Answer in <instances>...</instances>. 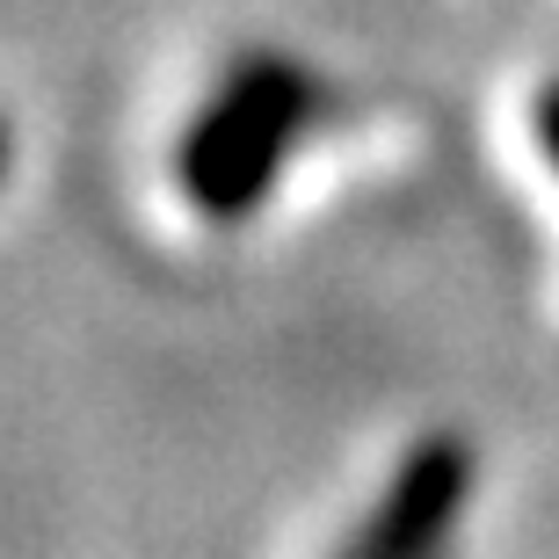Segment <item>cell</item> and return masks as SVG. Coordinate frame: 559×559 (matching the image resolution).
Instances as JSON below:
<instances>
[{"label":"cell","mask_w":559,"mask_h":559,"mask_svg":"<svg viewBox=\"0 0 559 559\" xmlns=\"http://www.w3.org/2000/svg\"><path fill=\"white\" fill-rule=\"evenodd\" d=\"M312 117H320V87L290 59H240L211 87V103L189 117L182 145H175L182 197L218 226L248 218L276 189V175L312 131Z\"/></svg>","instance_id":"6da1fadb"},{"label":"cell","mask_w":559,"mask_h":559,"mask_svg":"<svg viewBox=\"0 0 559 559\" xmlns=\"http://www.w3.org/2000/svg\"><path fill=\"white\" fill-rule=\"evenodd\" d=\"M538 145L552 153V167H559V87H545V95H538Z\"/></svg>","instance_id":"7a4b0ae2"}]
</instances>
